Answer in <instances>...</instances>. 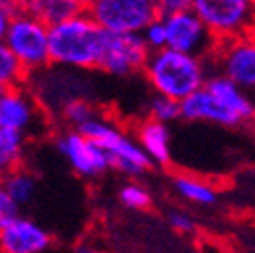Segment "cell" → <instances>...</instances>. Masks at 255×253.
Here are the masks:
<instances>
[{
    "instance_id": "6da1fadb",
    "label": "cell",
    "mask_w": 255,
    "mask_h": 253,
    "mask_svg": "<svg viewBox=\"0 0 255 253\" xmlns=\"http://www.w3.org/2000/svg\"><path fill=\"white\" fill-rule=\"evenodd\" d=\"M182 120L203 122L221 128H241L253 126L255 120V96L231 79L213 73L207 85L180 104Z\"/></svg>"
},
{
    "instance_id": "7a4b0ae2",
    "label": "cell",
    "mask_w": 255,
    "mask_h": 253,
    "mask_svg": "<svg viewBox=\"0 0 255 253\" xmlns=\"http://www.w3.org/2000/svg\"><path fill=\"white\" fill-rule=\"evenodd\" d=\"M142 75L156 96L182 104L207 85L213 75V65L211 59L162 49L150 53Z\"/></svg>"
},
{
    "instance_id": "3957f363",
    "label": "cell",
    "mask_w": 255,
    "mask_h": 253,
    "mask_svg": "<svg viewBox=\"0 0 255 253\" xmlns=\"http://www.w3.org/2000/svg\"><path fill=\"white\" fill-rule=\"evenodd\" d=\"M106 30H102L95 20L85 12L51 26L49 30V51L51 65L75 69V71H91L98 69L102 47H104Z\"/></svg>"
},
{
    "instance_id": "277c9868",
    "label": "cell",
    "mask_w": 255,
    "mask_h": 253,
    "mask_svg": "<svg viewBox=\"0 0 255 253\" xmlns=\"http://www.w3.org/2000/svg\"><path fill=\"white\" fill-rule=\"evenodd\" d=\"M77 132H81L95 144H100L110 156L112 168L130 180L140 178L154 166L146 152L142 150V146L138 144L136 136L126 132L122 126L116 124V120H112L104 112L95 116L91 122H87Z\"/></svg>"
},
{
    "instance_id": "5b68a950",
    "label": "cell",
    "mask_w": 255,
    "mask_h": 253,
    "mask_svg": "<svg viewBox=\"0 0 255 253\" xmlns=\"http://www.w3.org/2000/svg\"><path fill=\"white\" fill-rule=\"evenodd\" d=\"M49 26L22 8L16 10L8 33L4 37V45L16 57L26 77L39 73L51 65V51H49Z\"/></svg>"
},
{
    "instance_id": "8992f818",
    "label": "cell",
    "mask_w": 255,
    "mask_h": 253,
    "mask_svg": "<svg viewBox=\"0 0 255 253\" xmlns=\"http://www.w3.org/2000/svg\"><path fill=\"white\" fill-rule=\"evenodd\" d=\"M193 10L219 43L255 33V0H193Z\"/></svg>"
},
{
    "instance_id": "52a82bcc",
    "label": "cell",
    "mask_w": 255,
    "mask_h": 253,
    "mask_svg": "<svg viewBox=\"0 0 255 253\" xmlns=\"http://www.w3.org/2000/svg\"><path fill=\"white\" fill-rule=\"evenodd\" d=\"M87 14L102 30L114 35H142L158 18L152 0H93L87 2Z\"/></svg>"
},
{
    "instance_id": "ba28073f",
    "label": "cell",
    "mask_w": 255,
    "mask_h": 253,
    "mask_svg": "<svg viewBox=\"0 0 255 253\" xmlns=\"http://www.w3.org/2000/svg\"><path fill=\"white\" fill-rule=\"evenodd\" d=\"M51 124V118L45 114L33 91L22 85L8 87L0 98V128L14 130L26 138L43 134Z\"/></svg>"
},
{
    "instance_id": "9c48e42d",
    "label": "cell",
    "mask_w": 255,
    "mask_h": 253,
    "mask_svg": "<svg viewBox=\"0 0 255 253\" xmlns=\"http://www.w3.org/2000/svg\"><path fill=\"white\" fill-rule=\"evenodd\" d=\"M211 65L213 73L231 79L255 96V33L219 43L211 57Z\"/></svg>"
},
{
    "instance_id": "30bf717a",
    "label": "cell",
    "mask_w": 255,
    "mask_h": 253,
    "mask_svg": "<svg viewBox=\"0 0 255 253\" xmlns=\"http://www.w3.org/2000/svg\"><path fill=\"white\" fill-rule=\"evenodd\" d=\"M53 142L71 170L83 180H95L112 168L106 150L77 130H61Z\"/></svg>"
},
{
    "instance_id": "8fae6325",
    "label": "cell",
    "mask_w": 255,
    "mask_h": 253,
    "mask_svg": "<svg viewBox=\"0 0 255 253\" xmlns=\"http://www.w3.org/2000/svg\"><path fill=\"white\" fill-rule=\"evenodd\" d=\"M150 57L142 35H114L106 33L98 69L114 77H130L142 73Z\"/></svg>"
},
{
    "instance_id": "7c38bea8",
    "label": "cell",
    "mask_w": 255,
    "mask_h": 253,
    "mask_svg": "<svg viewBox=\"0 0 255 253\" xmlns=\"http://www.w3.org/2000/svg\"><path fill=\"white\" fill-rule=\"evenodd\" d=\"M162 20H164L166 37H168L166 49L203 57V59L213 57L219 41L211 35V30L205 26V22L199 18V14L193 8L182 10Z\"/></svg>"
},
{
    "instance_id": "4fadbf2b",
    "label": "cell",
    "mask_w": 255,
    "mask_h": 253,
    "mask_svg": "<svg viewBox=\"0 0 255 253\" xmlns=\"http://www.w3.org/2000/svg\"><path fill=\"white\" fill-rule=\"evenodd\" d=\"M51 243V233L24 215L0 231V253H45Z\"/></svg>"
},
{
    "instance_id": "5bb4252c",
    "label": "cell",
    "mask_w": 255,
    "mask_h": 253,
    "mask_svg": "<svg viewBox=\"0 0 255 253\" xmlns=\"http://www.w3.org/2000/svg\"><path fill=\"white\" fill-rule=\"evenodd\" d=\"M134 136L154 166H168L172 158V136L170 126L144 118L138 122Z\"/></svg>"
},
{
    "instance_id": "9a60e30c",
    "label": "cell",
    "mask_w": 255,
    "mask_h": 253,
    "mask_svg": "<svg viewBox=\"0 0 255 253\" xmlns=\"http://www.w3.org/2000/svg\"><path fill=\"white\" fill-rule=\"evenodd\" d=\"M20 4L26 12L41 18L49 28L85 12L87 8V2L81 0H26Z\"/></svg>"
},
{
    "instance_id": "2e32d148",
    "label": "cell",
    "mask_w": 255,
    "mask_h": 253,
    "mask_svg": "<svg viewBox=\"0 0 255 253\" xmlns=\"http://www.w3.org/2000/svg\"><path fill=\"white\" fill-rule=\"evenodd\" d=\"M172 191L184 199L190 205H197V207H213L219 201V193L217 188L193 174H174L172 176Z\"/></svg>"
},
{
    "instance_id": "e0dca14e",
    "label": "cell",
    "mask_w": 255,
    "mask_h": 253,
    "mask_svg": "<svg viewBox=\"0 0 255 253\" xmlns=\"http://www.w3.org/2000/svg\"><path fill=\"white\" fill-rule=\"evenodd\" d=\"M26 142L28 138L24 134L0 128V170H2L4 178L6 174L22 166Z\"/></svg>"
},
{
    "instance_id": "ac0fdd59",
    "label": "cell",
    "mask_w": 255,
    "mask_h": 253,
    "mask_svg": "<svg viewBox=\"0 0 255 253\" xmlns=\"http://www.w3.org/2000/svg\"><path fill=\"white\" fill-rule=\"evenodd\" d=\"M2 184H4L8 195L12 197V201L18 207H26L28 203H33V199L37 195V186H39L37 176L24 166H20V168L12 170L10 174H6Z\"/></svg>"
},
{
    "instance_id": "d6986e66",
    "label": "cell",
    "mask_w": 255,
    "mask_h": 253,
    "mask_svg": "<svg viewBox=\"0 0 255 253\" xmlns=\"http://www.w3.org/2000/svg\"><path fill=\"white\" fill-rule=\"evenodd\" d=\"M102 110L95 106L91 100H75L71 104H67L59 112V116L55 118L61 126H65L63 130H81L87 122H91L95 116H100Z\"/></svg>"
},
{
    "instance_id": "ffe728a7",
    "label": "cell",
    "mask_w": 255,
    "mask_h": 253,
    "mask_svg": "<svg viewBox=\"0 0 255 253\" xmlns=\"http://www.w3.org/2000/svg\"><path fill=\"white\" fill-rule=\"evenodd\" d=\"M118 199L126 209L132 211H144L152 205V193L148 191V186H144L138 180H128L120 186Z\"/></svg>"
},
{
    "instance_id": "44dd1931",
    "label": "cell",
    "mask_w": 255,
    "mask_h": 253,
    "mask_svg": "<svg viewBox=\"0 0 255 253\" xmlns=\"http://www.w3.org/2000/svg\"><path fill=\"white\" fill-rule=\"evenodd\" d=\"M22 83H26L24 69L20 67L16 57L10 53V49L4 43H0V85H4L8 89Z\"/></svg>"
},
{
    "instance_id": "7402d4cb",
    "label": "cell",
    "mask_w": 255,
    "mask_h": 253,
    "mask_svg": "<svg viewBox=\"0 0 255 253\" xmlns=\"http://www.w3.org/2000/svg\"><path fill=\"white\" fill-rule=\"evenodd\" d=\"M150 120H156V122H162V124H172L176 120L182 118V110H180V104L170 100V98H164V96H154L148 100V116Z\"/></svg>"
},
{
    "instance_id": "603a6c76",
    "label": "cell",
    "mask_w": 255,
    "mask_h": 253,
    "mask_svg": "<svg viewBox=\"0 0 255 253\" xmlns=\"http://www.w3.org/2000/svg\"><path fill=\"white\" fill-rule=\"evenodd\" d=\"M142 39L146 43V47L150 49V53L162 51L168 47V37H166V26L162 18H156L154 22H150L146 26V30L142 33Z\"/></svg>"
},
{
    "instance_id": "cb8c5ba5",
    "label": "cell",
    "mask_w": 255,
    "mask_h": 253,
    "mask_svg": "<svg viewBox=\"0 0 255 253\" xmlns=\"http://www.w3.org/2000/svg\"><path fill=\"white\" fill-rule=\"evenodd\" d=\"M18 217H20V207L12 201V197L8 195L4 184L0 182V231L4 227H8L10 223H14Z\"/></svg>"
},
{
    "instance_id": "d4e9b609",
    "label": "cell",
    "mask_w": 255,
    "mask_h": 253,
    "mask_svg": "<svg viewBox=\"0 0 255 253\" xmlns=\"http://www.w3.org/2000/svg\"><path fill=\"white\" fill-rule=\"evenodd\" d=\"M166 223L176 231V233H182V235H190V233H195L197 229V223H195V219L190 217L186 211L182 209H172L166 213Z\"/></svg>"
},
{
    "instance_id": "484cf974",
    "label": "cell",
    "mask_w": 255,
    "mask_h": 253,
    "mask_svg": "<svg viewBox=\"0 0 255 253\" xmlns=\"http://www.w3.org/2000/svg\"><path fill=\"white\" fill-rule=\"evenodd\" d=\"M18 8H20V2H16V0H0V43H4L12 16L16 14Z\"/></svg>"
},
{
    "instance_id": "4316f807",
    "label": "cell",
    "mask_w": 255,
    "mask_h": 253,
    "mask_svg": "<svg viewBox=\"0 0 255 253\" xmlns=\"http://www.w3.org/2000/svg\"><path fill=\"white\" fill-rule=\"evenodd\" d=\"M188 8H193V0H158L156 2L158 18H168Z\"/></svg>"
},
{
    "instance_id": "83f0119b",
    "label": "cell",
    "mask_w": 255,
    "mask_h": 253,
    "mask_svg": "<svg viewBox=\"0 0 255 253\" xmlns=\"http://www.w3.org/2000/svg\"><path fill=\"white\" fill-rule=\"evenodd\" d=\"M73 253H108V251L93 239H79L73 247Z\"/></svg>"
},
{
    "instance_id": "f1b7e54d",
    "label": "cell",
    "mask_w": 255,
    "mask_h": 253,
    "mask_svg": "<svg viewBox=\"0 0 255 253\" xmlns=\"http://www.w3.org/2000/svg\"><path fill=\"white\" fill-rule=\"evenodd\" d=\"M4 91H6V87H4V85H0V98H2V93H4Z\"/></svg>"
},
{
    "instance_id": "f546056e",
    "label": "cell",
    "mask_w": 255,
    "mask_h": 253,
    "mask_svg": "<svg viewBox=\"0 0 255 253\" xmlns=\"http://www.w3.org/2000/svg\"><path fill=\"white\" fill-rule=\"evenodd\" d=\"M251 128H253V132H255V120H253V126H251Z\"/></svg>"
}]
</instances>
